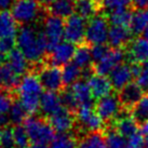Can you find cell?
I'll list each match as a JSON object with an SVG mask.
<instances>
[{"label": "cell", "instance_id": "cell-27", "mask_svg": "<svg viewBox=\"0 0 148 148\" xmlns=\"http://www.w3.org/2000/svg\"><path fill=\"white\" fill-rule=\"evenodd\" d=\"M78 148H107L105 135L102 131L89 132L78 142Z\"/></svg>", "mask_w": 148, "mask_h": 148}, {"label": "cell", "instance_id": "cell-24", "mask_svg": "<svg viewBox=\"0 0 148 148\" xmlns=\"http://www.w3.org/2000/svg\"><path fill=\"white\" fill-rule=\"evenodd\" d=\"M101 4L95 0H75V11L84 20H91L97 15Z\"/></svg>", "mask_w": 148, "mask_h": 148}, {"label": "cell", "instance_id": "cell-5", "mask_svg": "<svg viewBox=\"0 0 148 148\" xmlns=\"http://www.w3.org/2000/svg\"><path fill=\"white\" fill-rule=\"evenodd\" d=\"M37 75L45 90L56 93L64 90L65 86L63 82V74L60 67L45 64L38 69Z\"/></svg>", "mask_w": 148, "mask_h": 148}, {"label": "cell", "instance_id": "cell-4", "mask_svg": "<svg viewBox=\"0 0 148 148\" xmlns=\"http://www.w3.org/2000/svg\"><path fill=\"white\" fill-rule=\"evenodd\" d=\"M109 22L107 16L96 15L91 18L86 32V41L89 45H105L108 41Z\"/></svg>", "mask_w": 148, "mask_h": 148}, {"label": "cell", "instance_id": "cell-14", "mask_svg": "<svg viewBox=\"0 0 148 148\" xmlns=\"http://www.w3.org/2000/svg\"><path fill=\"white\" fill-rule=\"evenodd\" d=\"M134 76L132 73V67L127 63L117 66L109 75V80L111 82L112 89H115L118 92H120L127 84H130Z\"/></svg>", "mask_w": 148, "mask_h": 148}, {"label": "cell", "instance_id": "cell-26", "mask_svg": "<svg viewBox=\"0 0 148 148\" xmlns=\"http://www.w3.org/2000/svg\"><path fill=\"white\" fill-rule=\"evenodd\" d=\"M49 11L52 15L60 18H68L74 14L75 1L74 0H55L49 7Z\"/></svg>", "mask_w": 148, "mask_h": 148}, {"label": "cell", "instance_id": "cell-39", "mask_svg": "<svg viewBox=\"0 0 148 148\" xmlns=\"http://www.w3.org/2000/svg\"><path fill=\"white\" fill-rule=\"evenodd\" d=\"M60 95H61L63 107H64L65 109L71 111V112L78 110L79 105H78V103H77L76 99H75V96L73 95V93H71V91L67 90V89H64V90L61 92Z\"/></svg>", "mask_w": 148, "mask_h": 148}, {"label": "cell", "instance_id": "cell-44", "mask_svg": "<svg viewBox=\"0 0 148 148\" xmlns=\"http://www.w3.org/2000/svg\"><path fill=\"white\" fill-rule=\"evenodd\" d=\"M15 45H16V40L13 37L1 38L0 39V53L8 56L9 54L15 49L14 48Z\"/></svg>", "mask_w": 148, "mask_h": 148}, {"label": "cell", "instance_id": "cell-36", "mask_svg": "<svg viewBox=\"0 0 148 148\" xmlns=\"http://www.w3.org/2000/svg\"><path fill=\"white\" fill-rule=\"evenodd\" d=\"M106 146L107 148H125L127 142L123 136L119 134L115 129H108L106 135Z\"/></svg>", "mask_w": 148, "mask_h": 148}, {"label": "cell", "instance_id": "cell-15", "mask_svg": "<svg viewBox=\"0 0 148 148\" xmlns=\"http://www.w3.org/2000/svg\"><path fill=\"white\" fill-rule=\"evenodd\" d=\"M88 84L90 86L93 99H97V101L111 94L112 86H111L109 78H107L106 76L93 74L88 80Z\"/></svg>", "mask_w": 148, "mask_h": 148}, {"label": "cell", "instance_id": "cell-3", "mask_svg": "<svg viewBox=\"0 0 148 148\" xmlns=\"http://www.w3.org/2000/svg\"><path fill=\"white\" fill-rule=\"evenodd\" d=\"M42 10L36 0H15L12 5V13L17 24L28 26L36 22L41 15Z\"/></svg>", "mask_w": 148, "mask_h": 148}, {"label": "cell", "instance_id": "cell-22", "mask_svg": "<svg viewBox=\"0 0 148 148\" xmlns=\"http://www.w3.org/2000/svg\"><path fill=\"white\" fill-rule=\"evenodd\" d=\"M7 64L10 66V68L17 75H26L29 67V62L27 58L24 56V54L22 53L20 50L14 49L7 58Z\"/></svg>", "mask_w": 148, "mask_h": 148}, {"label": "cell", "instance_id": "cell-49", "mask_svg": "<svg viewBox=\"0 0 148 148\" xmlns=\"http://www.w3.org/2000/svg\"><path fill=\"white\" fill-rule=\"evenodd\" d=\"M30 148H49L45 144H33Z\"/></svg>", "mask_w": 148, "mask_h": 148}, {"label": "cell", "instance_id": "cell-25", "mask_svg": "<svg viewBox=\"0 0 148 148\" xmlns=\"http://www.w3.org/2000/svg\"><path fill=\"white\" fill-rule=\"evenodd\" d=\"M70 91H71L73 95L75 96L79 107L83 106V105H91L92 104L93 96H92V93H91L90 86L84 80H79L75 84H73L71 88H70Z\"/></svg>", "mask_w": 148, "mask_h": 148}, {"label": "cell", "instance_id": "cell-46", "mask_svg": "<svg viewBox=\"0 0 148 148\" xmlns=\"http://www.w3.org/2000/svg\"><path fill=\"white\" fill-rule=\"evenodd\" d=\"M131 5L136 10L148 9V0H131Z\"/></svg>", "mask_w": 148, "mask_h": 148}, {"label": "cell", "instance_id": "cell-38", "mask_svg": "<svg viewBox=\"0 0 148 148\" xmlns=\"http://www.w3.org/2000/svg\"><path fill=\"white\" fill-rule=\"evenodd\" d=\"M13 137L15 142V146L17 148H25L29 143V136L27 134V131L25 130L24 125H16L13 127Z\"/></svg>", "mask_w": 148, "mask_h": 148}, {"label": "cell", "instance_id": "cell-8", "mask_svg": "<svg viewBox=\"0 0 148 148\" xmlns=\"http://www.w3.org/2000/svg\"><path fill=\"white\" fill-rule=\"evenodd\" d=\"M64 29H65V22L62 18L48 14L43 20V34H45L48 45H49V52L56 47L58 43L62 42L64 38Z\"/></svg>", "mask_w": 148, "mask_h": 148}, {"label": "cell", "instance_id": "cell-30", "mask_svg": "<svg viewBox=\"0 0 148 148\" xmlns=\"http://www.w3.org/2000/svg\"><path fill=\"white\" fill-rule=\"evenodd\" d=\"M131 117L138 125L148 122V94H145L140 102L131 109Z\"/></svg>", "mask_w": 148, "mask_h": 148}, {"label": "cell", "instance_id": "cell-12", "mask_svg": "<svg viewBox=\"0 0 148 148\" xmlns=\"http://www.w3.org/2000/svg\"><path fill=\"white\" fill-rule=\"evenodd\" d=\"M143 93H144L143 90L140 89V86L136 82H131L127 86H124L118 94L122 109L125 111H131L132 108L135 106L136 104L140 102V99L144 96Z\"/></svg>", "mask_w": 148, "mask_h": 148}, {"label": "cell", "instance_id": "cell-50", "mask_svg": "<svg viewBox=\"0 0 148 148\" xmlns=\"http://www.w3.org/2000/svg\"><path fill=\"white\" fill-rule=\"evenodd\" d=\"M143 37H144L146 40H148V28L145 30L144 33H143Z\"/></svg>", "mask_w": 148, "mask_h": 148}, {"label": "cell", "instance_id": "cell-42", "mask_svg": "<svg viewBox=\"0 0 148 148\" xmlns=\"http://www.w3.org/2000/svg\"><path fill=\"white\" fill-rule=\"evenodd\" d=\"M109 48L106 45H92L91 47V55H92V61L94 64L99 63L102 58L106 56V54L109 52Z\"/></svg>", "mask_w": 148, "mask_h": 148}, {"label": "cell", "instance_id": "cell-16", "mask_svg": "<svg viewBox=\"0 0 148 148\" xmlns=\"http://www.w3.org/2000/svg\"><path fill=\"white\" fill-rule=\"evenodd\" d=\"M127 56L133 63L144 64L148 62V40L144 37L133 39L127 45Z\"/></svg>", "mask_w": 148, "mask_h": 148}, {"label": "cell", "instance_id": "cell-31", "mask_svg": "<svg viewBox=\"0 0 148 148\" xmlns=\"http://www.w3.org/2000/svg\"><path fill=\"white\" fill-rule=\"evenodd\" d=\"M132 11L129 9L116 10L108 14V22L112 26H121V27H130L132 20Z\"/></svg>", "mask_w": 148, "mask_h": 148}, {"label": "cell", "instance_id": "cell-11", "mask_svg": "<svg viewBox=\"0 0 148 148\" xmlns=\"http://www.w3.org/2000/svg\"><path fill=\"white\" fill-rule=\"evenodd\" d=\"M125 53L122 49H110L106 56L102 58L99 63L94 64L95 73L101 76L110 75L111 71L115 69L117 66L123 64Z\"/></svg>", "mask_w": 148, "mask_h": 148}, {"label": "cell", "instance_id": "cell-40", "mask_svg": "<svg viewBox=\"0 0 148 148\" xmlns=\"http://www.w3.org/2000/svg\"><path fill=\"white\" fill-rule=\"evenodd\" d=\"M15 142L13 137V130L10 127H4L0 136V148H14Z\"/></svg>", "mask_w": 148, "mask_h": 148}, {"label": "cell", "instance_id": "cell-37", "mask_svg": "<svg viewBox=\"0 0 148 148\" xmlns=\"http://www.w3.org/2000/svg\"><path fill=\"white\" fill-rule=\"evenodd\" d=\"M13 102H14L13 95L10 94L9 91L0 89V119L8 117Z\"/></svg>", "mask_w": 148, "mask_h": 148}, {"label": "cell", "instance_id": "cell-43", "mask_svg": "<svg viewBox=\"0 0 148 148\" xmlns=\"http://www.w3.org/2000/svg\"><path fill=\"white\" fill-rule=\"evenodd\" d=\"M136 83L140 86L145 94H148V62L142 64L140 73L136 78Z\"/></svg>", "mask_w": 148, "mask_h": 148}, {"label": "cell", "instance_id": "cell-52", "mask_svg": "<svg viewBox=\"0 0 148 148\" xmlns=\"http://www.w3.org/2000/svg\"><path fill=\"white\" fill-rule=\"evenodd\" d=\"M1 133H2V130H1V127H0V136H1Z\"/></svg>", "mask_w": 148, "mask_h": 148}, {"label": "cell", "instance_id": "cell-47", "mask_svg": "<svg viewBox=\"0 0 148 148\" xmlns=\"http://www.w3.org/2000/svg\"><path fill=\"white\" fill-rule=\"evenodd\" d=\"M15 0H0V11H8V9L12 8Z\"/></svg>", "mask_w": 148, "mask_h": 148}, {"label": "cell", "instance_id": "cell-7", "mask_svg": "<svg viewBox=\"0 0 148 148\" xmlns=\"http://www.w3.org/2000/svg\"><path fill=\"white\" fill-rule=\"evenodd\" d=\"M95 110L104 122L110 123L111 121L114 122L119 117L123 109L120 104L118 95L109 94L96 102Z\"/></svg>", "mask_w": 148, "mask_h": 148}, {"label": "cell", "instance_id": "cell-28", "mask_svg": "<svg viewBox=\"0 0 148 148\" xmlns=\"http://www.w3.org/2000/svg\"><path fill=\"white\" fill-rule=\"evenodd\" d=\"M92 62L93 61H92V55H91V47L88 43L79 45L75 51L73 63L83 70L91 68Z\"/></svg>", "mask_w": 148, "mask_h": 148}, {"label": "cell", "instance_id": "cell-32", "mask_svg": "<svg viewBox=\"0 0 148 148\" xmlns=\"http://www.w3.org/2000/svg\"><path fill=\"white\" fill-rule=\"evenodd\" d=\"M62 74L64 86L67 88V86H71L80 80V78L82 77V69L79 68L77 65H75L74 63H69L63 67Z\"/></svg>", "mask_w": 148, "mask_h": 148}, {"label": "cell", "instance_id": "cell-41", "mask_svg": "<svg viewBox=\"0 0 148 148\" xmlns=\"http://www.w3.org/2000/svg\"><path fill=\"white\" fill-rule=\"evenodd\" d=\"M129 4H131V0H104L102 7L109 12H114L116 10L127 9Z\"/></svg>", "mask_w": 148, "mask_h": 148}, {"label": "cell", "instance_id": "cell-1", "mask_svg": "<svg viewBox=\"0 0 148 148\" xmlns=\"http://www.w3.org/2000/svg\"><path fill=\"white\" fill-rule=\"evenodd\" d=\"M17 49L32 64H38L45 60L49 52V45L42 30L33 26H22L16 35Z\"/></svg>", "mask_w": 148, "mask_h": 148}, {"label": "cell", "instance_id": "cell-20", "mask_svg": "<svg viewBox=\"0 0 148 148\" xmlns=\"http://www.w3.org/2000/svg\"><path fill=\"white\" fill-rule=\"evenodd\" d=\"M137 127L138 124L134 121L131 116H127L125 114V110L122 111L119 117L114 121V129L123 136L124 138L125 137L130 138L133 135H135L138 129Z\"/></svg>", "mask_w": 148, "mask_h": 148}, {"label": "cell", "instance_id": "cell-21", "mask_svg": "<svg viewBox=\"0 0 148 148\" xmlns=\"http://www.w3.org/2000/svg\"><path fill=\"white\" fill-rule=\"evenodd\" d=\"M20 76L13 71L8 64H0V89L4 91L15 90L20 84Z\"/></svg>", "mask_w": 148, "mask_h": 148}, {"label": "cell", "instance_id": "cell-18", "mask_svg": "<svg viewBox=\"0 0 148 148\" xmlns=\"http://www.w3.org/2000/svg\"><path fill=\"white\" fill-rule=\"evenodd\" d=\"M63 108L64 107L62 104L61 95H58L56 92L47 91L45 93H42L40 97V109L43 116L50 118L51 116H53Z\"/></svg>", "mask_w": 148, "mask_h": 148}, {"label": "cell", "instance_id": "cell-9", "mask_svg": "<svg viewBox=\"0 0 148 148\" xmlns=\"http://www.w3.org/2000/svg\"><path fill=\"white\" fill-rule=\"evenodd\" d=\"M86 26L88 23L86 20L77 13L68 17L65 21L64 29V38L66 41L73 45H82L83 40H86Z\"/></svg>", "mask_w": 148, "mask_h": 148}, {"label": "cell", "instance_id": "cell-48", "mask_svg": "<svg viewBox=\"0 0 148 148\" xmlns=\"http://www.w3.org/2000/svg\"><path fill=\"white\" fill-rule=\"evenodd\" d=\"M36 1H37L40 5H43V7H48V8H49L55 0H36Z\"/></svg>", "mask_w": 148, "mask_h": 148}, {"label": "cell", "instance_id": "cell-17", "mask_svg": "<svg viewBox=\"0 0 148 148\" xmlns=\"http://www.w3.org/2000/svg\"><path fill=\"white\" fill-rule=\"evenodd\" d=\"M131 29L129 27H121V26H111L108 34V43L112 49H122L127 47L132 41Z\"/></svg>", "mask_w": 148, "mask_h": 148}, {"label": "cell", "instance_id": "cell-53", "mask_svg": "<svg viewBox=\"0 0 148 148\" xmlns=\"http://www.w3.org/2000/svg\"><path fill=\"white\" fill-rule=\"evenodd\" d=\"M25 148H27V147H25Z\"/></svg>", "mask_w": 148, "mask_h": 148}, {"label": "cell", "instance_id": "cell-35", "mask_svg": "<svg viewBox=\"0 0 148 148\" xmlns=\"http://www.w3.org/2000/svg\"><path fill=\"white\" fill-rule=\"evenodd\" d=\"M40 97L37 95H18V101L29 115H35L40 108Z\"/></svg>", "mask_w": 148, "mask_h": 148}, {"label": "cell", "instance_id": "cell-23", "mask_svg": "<svg viewBox=\"0 0 148 148\" xmlns=\"http://www.w3.org/2000/svg\"><path fill=\"white\" fill-rule=\"evenodd\" d=\"M17 23L14 20L12 13L9 11H0V39L10 38L17 35Z\"/></svg>", "mask_w": 148, "mask_h": 148}, {"label": "cell", "instance_id": "cell-34", "mask_svg": "<svg viewBox=\"0 0 148 148\" xmlns=\"http://www.w3.org/2000/svg\"><path fill=\"white\" fill-rule=\"evenodd\" d=\"M51 148H78V142L73 134L61 133L54 137Z\"/></svg>", "mask_w": 148, "mask_h": 148}, {"label": "cell", "instance_id": "cell-45", "mask_svg": "<svg viewBox=\"0 0 148 148\" xmlns=\"http://www.w3.org/2000/svg\"><path fill=\"white\" fill-rule=\"evenodd\" d=\"M125 148H144V137L140 132H137L135 135L129 138Z\"/></svg>", "mask_w": 148, "mask_h": 148}, {"label": "cell", "instance_id": "cell-33", "mask_svg": "<svg viewBox=\"0 0 148 148\" xmlns=\"http://www.w3.org/2000/svg\"><path fill=\"white\" fill-rule=\"evenodd\" d=\"M27 115H28L27 111L22 106L20 101L14 99L12 106H11V109L9 111V120L13 124V127L22 125V123L24 124V122L27 120Z\"/></svg>", "mask_w": 148, "mask_h": 148}, {"label": "cell", "instance_id": "cell-29", "mask_svg": "<svg viewBox=\"0 0 148 148\" xmlns=\"http://www.w3.org/2000/svg\"><path fill=\"white\" fill-rule=\"evenodd\" d=\"M148 28V9L136 10L132 14L130 29L133 35L143 34Z\"/></svg>", "mask_w": 148, "mask_h": 148}, {"label": "cell", "instance_id": "cell-6", "mask_svg": "<svg viewBox=\"0 0 148 148\" xmlns=\"http://www.w3.org/2000/svg\"><path fill=\"white\" fill-rule=\"evenodd\" d=\"M78 123L80 130L89 132H99L102 131L104 121L95 110L93 105H83L78 108L76 111V124Z\"/></svg>", "mask_w": 148, "mask_h": 148}, {"label": "cell", "instance_id": "cell-19", "mask_svg": "<svg viewBox=\"0 0 148 148\" xmlns=\"http://www.w3.org/2000/svg\"><path fill=\"white\" fill-rule=\"evenodd\" d=\"M42 88L40 80L38 78L37 74L29 73L26 74L21 79L20 84L17 86V93L18 95H37L41 96L42 95Z\"/></svg>", "mask_w": 148, "mask_h": 148}, {"label": "cell", "instance_id": "cell-2", "mask_svg": "<svg viewBox=\"0 0 148 148\" xmlns=\"http://www.w3.org/2000/svg\"><path fill=\"white\" fill-rule=\"evenodd\" d=\"M24 127L27 131L30 142L33 144H48L52 143L55 137V131L49 121L39 117H29L24 122Z\"/></svg>", "mask_w": 148, "mask_h": 148}, {"label": "cell", "instance_id": "cell-51", "mask_svg": "<svg viewBox=\"0 0 148 148\" xmlns=\"http://www.w3.org/2000/svg\"><path fill=\"white\" fill-rule=\"evenodd\" d=\"M95 1H97V2H99V3L101 4V5H102V3L104 2V0H95Z\"/></svg>", "mask_w": 148, "mask_h": 148}, {"label": "cell", "instance_id": "cell-10", "mask_svg": "<svg viewBox=\"0 0 148 148\" xmlns=\"http://www.w3.org/2000/svg\"><path fill=\"white\" fill-rule=\"evenodd\" d=\"M76 47L75 45L70 43L68 41H64L58 43L56 47H54L53 49L49 52L47 55V64L56 67H61L69 64L70 61L74 58Z\"/></svg>", "mask_w": 148, "mask_h": 148}, {"label": "cell", "instance_id": "cell-13", "mask_svg": "<svg viewBox=\"0 0 148 148\" xmlns=\"http://www.w3.org/2000/svg\"><path fill=\"white\" fill-rule=\"evenodd\" d=\"M49 123L53 127L54 131L58 132V134L67 133L75 127L76 117L74 116V112L63 108L60 111H58L56 114H54L53 116L50 117Z\"/></svg>", "mask_w": 148, "mask_h": 148}]
</instances>
